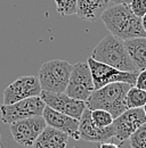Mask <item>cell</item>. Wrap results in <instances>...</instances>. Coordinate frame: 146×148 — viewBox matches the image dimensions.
<instances>
[{
  "label": "cell",
  "mask_w": 146,
  "mask_h": 148,
  "mask_svg": "<svg viewBox=\"0 0 146 148\" xmlns=\"http://www.w3.org/2000/svg\"><path fill=\"white\" fill-rule=\"evenodd\" d=\"M111 34L123 41L131 38L146 37L142 18L137 17L128 3H116L109 7L101 16Z\"/></svg>",
  "instance_id": "1"
},
{
  "label": "cell",
  "mask_w": 146,
  "mask_h": 148,
  "mask_svg": "<svg viewBox=\"0 0 146 148\" xmlns=\"http://www.w3.org/2000/svg\"><path fill=\"white\" fill-rule=\"evenodd\" d=\"M79 136L82 140L101 144L113 139L114 130L112 124L106 128H97L91 121L90 110L86 108L79 120Z\"/></svg>",
  "instance_id": "12"
},
{
  "label": "cell",
  "mask_w": 146,
  "mask_h": 148,
  "mask_svg": "<svg viewBox=\"0 0 146 148\" xmlns=\"http://www.w3.org/2000/svg\"><path fill=\"white\" fill-rule=\"evenodd\" d=\"M95 90L90 67L87 62L73 64V70L65 93L78 100L86 101Z\"/></svg>",
  "instance_id": "7"
},
{
  "label": "cell",
  "mask_w": 146,
  "mask_h": 148,
  "mask_svg": "<svg viewBox=\"0 0 146 148\" xmlns=\"http://www.w3.org/2000/svg\"><path fill=\"white\" fill-rule=\"evenodd\" d=\"M112 5H116V3H128L130 0H111Z\"/></svg>",
  "instance_id": "24"
},
{
  "label": "cell",
  "mask_w": 146,
  "mask_h": 148,
  "mask_svg": "<svg viewBox=\"0 0 146 148\" xmlns=\"http://www.w3.org/2000/svg\"><path fill=\"white\" fill-rule=\"evenodd\" d=\"M130 84L122 82H114L106 84L99 89L94 90L89 98L86 100L87 108L92 110H104L112 114L115 119L127 111L126 95L130 89Z\"/></svg>",
  "instance_id": "2"
},
{
  "label": "cell",
  "mask_w": 146,
  "mask_h": 148,
  "mask_svg": "<svg viewBox=\"0 0 146 148\" xmlns=\"http://www.w3.org/2000/svg\"><path fill=\"white\" fill-rule=\"evenodd\" d=\"M69 134L46 125L33 144V148H65L69 141Z\"/></svg>",
  "instance_id": "15"
},
{
  "label": "cell",
  "mask_w": 146,
  "mask_h": 148,
  "mask_svg": "<svg viewBox=\"0 0 146 148\" xmlns=\"http://www.w3.org/2000/svg\"><path fill=\"white\" fill-rule=\"evenodd\" d=\"M142 25H143V29H144V31L146 32V14L142 17Z\"/></svg>",
  "instance_id": "25"
},
{
  "label": "cell",
  "mask_w": 146,
  "mask_h": 148,
  "mask_svg": "<svg viewBox=\"0 0 146 148\" xmlns=\"http://www.w3.org/2000/svg\"><path fill=\"white\" fill-rule=\"evenodd\" d=\"M42 117L46 121L47 125H50L55 129L61 130L65 133H67L70 137H72L74 140H80L79 136V120L74 119L70 115H66L64 113L57 112L52 107L47 106L45 107Z\"/></svg>",
  "instance_id": "13"
},
{
  "label": "cell",
  "mask_w": 146,
  "mask_h": 148,
  "mask_svg": "<svg viewBox=\"0 0 146 148\" xmlns=\"http://www.w3.org/2000/svg\"><path fill=\"white\" fill-rule=\"evenodd\" d=\"M91 121L97 128H106L113 123L114 117L112 114L104 110H92L90 111Z\"/></svg>",
  "instance_id": "18"
},
{
  "label": "cell",
  "mask_w": 146,
  "mask_h": 148,
  "mask_svg": "<svg viewBox=\"0 0 146 148\" xmlns=\"http://www.w3.org/2000/svg\"><path fill=\"white\" fill-rule=\"evenodd\" d=\"M72 70V64L62 59L43 63L38 73L41 89L49 92H65Z\"/></svg>",
  "instance_id": "4"
},
{
  "label": "cell",
  "mask_w": 146,
  "mask_h": 148,
  "mask_svg": "<svg viewBox=\"0 0 146 148\" xmlns=\"http://www.w3.org/2000/svg\"><path fill=\"white\" fill-rule=\"evenodd\" d=\"M135 87H137V88H139L142 90H146V69L138 72Z\"/></svg>",
  "instance_id": "22"
},
{
  "label": "cell",
  "mask_w": 146,
  "mask_h": 148,
  "mask_svg": "<svg viewBox=\"0 0 146 148\" xmlns=\"http://www.w3.org/2000/svg\"><path fill=\"white\" fill-rule=\"evenodd\" d=\"M145 122L146 115L143 108H128L127 111L113 120V139L118 143L126 141Z\"/></svg>",
  "instance_id": "10"
},
{
  "label": "cell",
  "mask_w": 146,
  "mask_h": 148,
  "mask_svg": "<svg viewBox=\"0 0 146 148\" xmlns=\"http://www.w3.org/2000/svg\"><path fill=\"white\" fill-rule=\"evenodd\" d=\"M131 62L138 71L146 69V37L131 38L125 41Z\"/></svg>",
  "instance_id": "16"
},
{
  "label": "cell",
  "mask_w": 146,
  "mask_h": 148,
  "mask_svg": "<svg viewBox=\"0 0 146 148\" xmlns=\"http://www.w3.org/2000/svg\"><path fill=\"white\" fill-rule=\"evenodd\" d=\"M0 148H1V145H0Z\"/></svg>",
  "instance_id": "28"
},
{
  "label": "cell",
  "mask_w": 146,
  "mask_h": 148,
  "mask_svg": "<svg viewBox=\"0 0 146 148\" xmlns=\"http://www.w3.org/2000/svg\"><path fill=\"white\" fill-rule=\"evenodd\" d=\"M98 148H120L118 144L115 143H112V141H104V143H101L99 147Z\"/></svg>",
  "instance_id": "23"
},
{
  "label": "cell",
  "mask_w": 146,
  "mask_h": 148,
  "mask_svg": "<svg viewBox=\"0 0 146 148\" xmlns=\"http://www.w3.org/2000/svg\"><path fill=\"white\" fill-rule=\"evenodd\" d=\"M46 125V121L42 116H32L10 123L9 130L18 145L23 147H32Z\"/></svg>",
  "instance_id": "8"
},
{
  "label": "cell",
  "mask_w": 146,
  "mask_h": 148,
  "mask_svg": "<svg viewBox=\"0 0 146 148\" xmlns=\"http://www.w3.org/2000/svg\"><path fill=\"white\" fill-rule=\"evenodd\" d=\"M87 63L90 67L95 90L99 89L106 84H110V83H114V82L128 83L130 86H135V83H136L138 72L120 71V70L114 69L105 63H102V62L94 59L92 57L88 58Z\"/></svg>",
  "instance_id": "5"
},
{
  "label": "cell",
  "mask_w": 146,
  "mask_h": 148,
  "mask_svg": "<svg viewBox=\"0 0 146 148\" xmlns=\"http://www.w3.org/2000/svg\"><path fill=\"white\" fill-rule=\"evenodd\" d=\"M129 143L131 148H146V122L129 137Z\"/></svg>",
  "instance_id": "19"
},
{
  "label": "cell",
  "mask_w": 146,
  "mask_h": 148,
  "mask_svg": "<svg viewBox=\"0 0 146 148\" xmlns=\"http://www.w3.org/2000/svg\"><path fill=\"white\" fill-rule=\"evenodd\" d=\"M46 104L40 96L30 97L10 105L0 106V117L3 123L9 125L18 120L32 116H42Z\"/></svg>",
  "instance_id": "6"
},
{
  "label": "cell",
  "mask_w": 146,
  "mask_h": 148,
  "mask_svg": "<svg viewBox=\"0 0 146 148\" xmlns=\"http://www.w3.org/2000/svg\"><path fill=\"white\" fill-rule=\"evenodd\" d=\"M143 110H144V113H145V115H146V104L144 105V107H143Z\"/></svg>",
  "instance_id": "26"
},
{
  "label": "cell",
  "mask_w": 146,
  "mask_h": 148,
  "mask_svg": "<svg viewBox=\"0 0 146 148\" xmlns=\"http://www.w3.org/2000/svg\"><path fill=\"white\" fill-rule=\"evenodd\" d=\"M40 97L47 106L52 107L55 111L70 115L76 120H80L87 108L86 101L74 99L65 92H49L42 90Z\"/></svg>",
  "instance_id": "11"
},
{
  "label": "cell",
  "mask_w": 146,
  "mask_h": 148,
  "mask_svg": "<svg viewBox=\"0 0 146 148\" xmlns=\"http://www.w3.org/2000/svg\"><path fill=\"white\" fill-rule=\"evenodd\" d=\"M111 6V0H78L76 15L82 21L95 22Z\"/></svg>",
  "instance_id": "14"
},
{
  "label": "cell",
  "mask_w": 146,
  "mask_h": 148,
  "mask_svg": "<svg viewBox=\"0 0 146 148\" xmlns=\"http://www.w3.org/2000/svg\"><path fill=\"white\" fill-rule=\"evenodd\" d=\"M0 140H1V136H0Z\"/></svg>",
  "instance_id": "27"
},
{
  "label": "cell",
  "mask_w": 146,
  "mask_h": 148,
  "mask_svg": "<svg viewBox=\"0 0 146 148\" xmlns=\"http://www.w3.org/2000/svg\"><path fill=\"white\" fill-rule=\"evenodd\" d=\"M90 57L120 71L139 72L130 59L125 41L114 37L113 34H107L103 40H101L92 49Z\"/></svg>",
  "instance_id": "3"
},
{
  "label": "cell",
  "mask_w": 146,
  "mask_h": 148,
  "mask_svg": "<svg viewBox=\"0 0 146 148\" xmlns=\"http://www.w3.org/2000/svg\"><path fill=\"white\" fill-rule=\"evenodd\" d=\"M41 91L42 89L36 76H21L3 90V105H10L25 98L40 96Z\"/></svg>",
  "instance_id": "9"
},
{
  "label": "cell",
  "mask_w": 146,
  "mask_h": 148,
  "mask_svg": "<svg viewBox=\"0 0 146 148\" xmlns=\"http://www.w3.org/2000/svg\"><path fill=\"white\" fill-rule=\"evenodd\" d=\"M57 12L62 16H70L76 14L78 0H54Z\"/></svg>",
  "instance_id": "20"
},
{
  "label": "cell",
  "mask_w": 146,
  "mask_h": 148,
  "mask_svg": "<svg viewBox=\"0 0 146 148\" xmlns=\"http://www.w3.org/2000/svg\"><path fill=\"white\" fill-rule=\"evenodd\" d=\"M131 12L139 18L146 14V0H130L128 2Z\"/></svg>",
  "instance_id": "21"
},
{
  "label": "cell",
  "mask_w": 146,
  "mask_h": 148,
  "mask_svg": "<svg viewBox=\"0 0 146 148\" xmlns=\"http://www.w3.org/2000/svg\"><path fill=\"white\" fill-rule=\"evenodd\" d=\"M127 108H143L146 104V90H142L135 86L130 87L126 95Z\"/></svg>",
  "instance_id": "17"
}]
</instances>
